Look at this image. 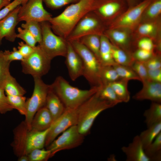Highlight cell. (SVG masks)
Returning <instances> with one entry per match:
<instances>
[{"label":"cell","mask_w":161,"mask_h":161,"mask_svg":"<svg viewBox=\"0 0 161 161\" xmlns=\"http://www.w3.org/2000/svg\"><path fill=\"white\" fill-rule=\"evenodd\" d=\"M157 29L155 22H145L140 24L137 29L138 34L143 36H149L154 34Z\"/></svg>","instance_id":"f35d334b"},{"label":"cell","mask_w":161,"mask_h":161,"mask_svg":"<svg viewBox=\"0 0 161 161\" xmlns=\"http://www.w3.org/2000/svg\"><path fill=\"white\" fill-rule=\"evenodd\" d=\"M153 52L138 49L132 54L134 60L144 62L151 58L154 55Z\"/></svg>","instance_id":"b9f144b4"},{"label":"cell","mask_w":161,"mask_h":161,"mask_svg":"<svg viewBox=\"0 0 161 161\" xmlns=\"http://www.w3.org/2000/svg\"><path fill=\"white\" fill-rule=\"evenodd\" d=\"M65 63L71 79L75 81L82 75L83 64L81 57L68 41Z\"/></svg>","instance_id":"9a60e30c"},{"label":"cell","mask_w":161,"mask_h":161,"mask_svg":"<svg viewBox=\"0 0 161 161\" xmlns=\"http://www.w3.org/2000/svg\"><path fill=\"white\" fill-rule=\"evenodd\" d=\"M40 23L42 37L38 45L43 51L51 60L58 56L65 57L68 41L55 34L52 31L49 22H43Z\"/></svg>","instance_id":"52a82bcc"},{"label":"cell","mask_w":161,"mask_h":161,"mask_svg":"<svg viewBox=\"0 0 161 161\" xmlns=\"http://www.w3.org/2000/svg\"><path fill=\"white\" fill-rule=\"evenodd\" d=\"M50 88L60 99L65 108L77 109L97 91L98 87L83 90L71 85L61 76L57 77Z\"/></svg>","instance_id":"7a4b0ae2"},{"label":"cell","mask_w":161,"mask_h":161,"mask_svg":"<svg viewBox=\"0 0 161 161\" xmlns=\"http://www.w3.org/2000/svg\"><path fill=\"white\" fill-rule=\"evenodd\" d=\"M8 101L13 109L25 116L27 113L26 98L23 96L7 95Z\"/></svg>","instance_id":"e575fe53"},{"label":"cell","mask_w":161,"mask_h":161,"mask_svg":"<svg viewBox=\"0 0 161 161\" xmlns=\"http://www.w3.org/2000/svg\"><path fill=\"white\" fill-rule=\"evenodd\" d=\"M131 67L138 76L142 83L149 80L147 69L143 62L134 60Z\"/></svg>","instance_id":"74e56055"},{"label":"cell","mask_w":161,"mask_h":161,"mask_svg":"<svg viewBox=\"0 0 161 161\" xmlns=\"http://www.w3.org/2000/svg\"><path fill=\"white\" fill-rule=\"evenodd\" d=\"M17 31L18 33L17 34L16 38L21 39L26 44L33 47L35 46L37 41L29 31L21 27L17 28Z\"/></svg>","instance_id":"ab89813d"},{"label":"cell","mask_w":161,"mask_h":161,"mask_svg":"<svg viewBox=\"0 0 161 161\" xmlns=\"http://www.w3.org/2000/svg\"><path fill=\"white\" fill-rule=\"evenodd\" d=\"M100 36L90 35L83 36L78 40L92 52L99 61Z\"/></svg>","instance_id":"4316f807"},{"label":"cell","mask_w":161,"mask_h":161,"mask_svg":"<svg viewBox=\"0 0 161 161\" xmlns=\"http://www.w3.org/2000/svg\"><path fill=\"white\" fill-rule=\"evenodd\" d=\"M4 90L7 95L23 96L26 93L25 90L11 74L6 80Z\"/></svg>","instance_id":"f1b7e54d"},{"label":"cell","mask_w":161,"mask_h":161,"mask_svg":"<svg viewBox=\"0 0 161 161\" xmlns=\"http://www.w3.org/2000/svg\"><path fill=\"white\" fill-rule=\"evenodd\" d=\"M3 52L6 59L10 62L15 60H19L21 61L24 59L23 56L18 49L15 47L13 48L12 51L5 50Z\"/></svg>","instance_id":"bcb514c9"},{"label":"cell","mask_w":161,"mask_h":161,"mask_svg":"<svg viewBox=\"0 0 161 161\" xmlns=\"http://www.w3.org/2000/svg\"><path fill=\"white\" fill-rule=\"evenodd\" d=\"M152 0H143L129 8L109 25L108 29L131 30L138 24L146 8Z\"/></svg>","instance_id":"30bf717a"},{"label":"cell","mask_w":161,"mask_h":161,"mask_svg":"<svg viewBox=\"0 0 161 161\" xmlns=\"http://www.w3.org/2000/svg\"><path fill=\"white\" fill-rule=\"evenodd\" d=\"M148 73L149 80L161 83V68L156 69H148Z\"/></svg>","instance_id":"681fc988"},{"label":"cell","mask_w":161,"mask_h":161,"mask_svg":"<svg viewBox=\"0 0 161 161\" xmlns=\"http://www.w3.org/2000/svg\"><path fill=\"white\" fill-rule=\"evenodd\" d=\"M129 81L127 80L121 79L108 83L122 102H128L130 99V93L128 89Z\"/></svg>","instance_id":"d4e9b609"},{"label":"cell","mask_w":161,"mask_h":161,"mask_svg":"<svg viewBox=\"0 0 161 161\" xmlns=\"http://www.w3.org/2000/svg\"><path fill=\"white\" fill-rule=\"evenodd\" d=\"M70 42L80 55L83 64L82 75L92 87H98L102 84L100 74L102 65L94 54L78 41Z\"/></svg>","instance_id":"5b68a950"},{"label":"cell","mask_w":161,"mask_h":161,"mask_svg":"<svg viewBox=\"0 0 161 161\" xmlns=\"http://www.w3.org/2000/svg\"><path fill=\"white\" fill-rule=\"evenodd\" d=\"M143 86L133 98L137 100H149L161 103V83L148 80L142 83Z\"/></svg>","instance_id":"2e32d148"},{"label":"cell","mask_w":161,"mask_h":161,"mask_svg":"<svg viewBox=\"0 0 161 161\" xmlns=\"http://www.w3.org/2000/svg\"><path fill=\"white\" fill-rule=\"evenodd\" d=\"M100 78L102 84H108L121 79L115 69L111 65L102 66Z\"/></svg>","instance_id":"1f68e13d"},{"label":"cell","mask_w":161,"mask_h":161,"mask_svg":"<svg viewBox=\"0 0 161 161\" xmlns=\"http://www.w3.org/2000/svg\"><path fill=\"white\" fill-rule=\"evenodd\" d=\"M51 60L45 54L38 45L33 52L21 61L22 71L34 77L41 78L47 74L50 67Z\"/></svg>","instance_id":"ba28073f"},{"label":"cell","mask_w":161,"mask_h":161,"mask_svg":"<svg viewBox=\"0 0 161 161\" xmlns=\"http://www.w3.org/2000/svg\"><path fill=\"white\" fill-rule=\"evenodd\" d=\"M18 161H29V159L28 155H24L19 157L18 159Z\"/></svg>","instance_id":"816d5d0a"},{"label":"cell","mask_w":161,"mask_h":161,"mask_svg":"<svg viewBox=\"0 0 161 161\" xmlns=\"http://www.w3.org/2000/svg\"><path fill=\"white\" fill-rule=\"evenodd\" d=\"M45 106L51 114L53 122L63 113L65 108L60 99L51 89L50 87Z\"/></svg>","instance_id":"44dd1931"},{"label":"cell","mask_w":161,"mask_h":161,"mask_svg":"<svg viewBox=\"0 0 161 161\" xmlns=\"http://www.w3.org/2000/svg\"><path fill=\"white\" fill-rule=\"evenodd\" d=\"M34 88L32 94L26 101L27 113L24 121L31 129L32 119L36 112L45 106L50 85L45 83L40 77H34Z\"/></svg>","instance_id":"9c48e42d"},{"label":"cell","mask_w":161,"mask_h":161,"mask_svg":"<svg viewBox=\"0 0 161 161\" xmlns=\"http://www.w3.org/2000/svg\"><path fill=\"white\" fill-rule=\"evenodd\" d=\"M49 150L38 148L33 150L27 155L29 161H47L50 158Z\"/></svg>","instance_id":"8d00e7d4"},{"label":"cell","mask_w":161,"mask_h":161,"mask_svg":"<svg viewBox=\"0 0 161 161\" xmlns=\"http://www.w3.org/2000/svg\"><path fill=\"white\" fill-rule=\"evenodd\" d=\"M21 27L27 29L39 44L42 40V30L40 23L28 21L21 25Z\"/></svg>","instance_id":"d590c367"},{"label":"cell","mask_w":161,"mask_h":161,"mask_svg":"<svg viewBox=\"0 0 161 161\" xmlns=\"http://www.w3.org/2000/svg\"><path fill=\"white\" fill-rule=\"evenodd\" d=\"M21 6L19 5L0 21V45L3 38L14 42L16 38L15 28L19 22L18 14Z\"/></svg>","instance_id":"5bb4252c"},{"label":"cell","mask_w":161,"mask_h":161,"mask_svg":"<svg viewBox=\"0 0 161 161\" xmlns=\"http://www.w3.org/2000/svg\"><path fill=\"white\" fill-rule=\"evenodd\" d=\"M161 132V122L148 127L147 129L141 132L139 136L144 150Z\"/></svg>","instance_id":"484cf974"},{"label":"cell","mask_w":161,"mask_h":161,"mask_svg":"<svg viewBox=\"0 0 161 161\" xmlns=\"http://www.w3.org/2000/svg\"><path fill=\"white\" fill-rule=\"evenodd\" d=\"M34 47L21 41L18 43V49L24 58L30 55L33 52Z\"/></svg>","instance_id":"c3c4849f"},{"label":"cell","mask_w":161,"mask_h":161,"mask_svg":"<svg viewBox=\"0 0 161 161\" xmlns=\"http://www.w3.org/2000/svg\"><path fill=\"white\" fill-rule=\"evenodd\" d=\"M21 4L19 0H14L0 10V21L6 17L10 12Z\"/></svg>","instance_id":"7dc6e473"},{"label":"cell","mask_w":161,"mask_h":161,"mask_svg":"<svg viewBox=\"0 0 161 161\" xmlns=\"http://www.w3.org/2000/svg\"><path fill=\"white\" fill-rule=\"evenodd\" d=\"M53 122L52 116L48 109L44 106L35 113L32 119L31 129L42 131L49 128Z\"/></svg>","instance_id":"ffe728a7"},{"label":"cell","mask_w":161,"mask_h":161,"mask_svg":"<svg viewBox=\"0 0 161 161\" xmlns=\"http://www.w3.org/2000/svg\"><path fill=\"white\" fill-rule=\"evenodd\" d=\"M9 3L6 1L5 0H0V10L3 7L6 6Z\"/></svg>","instance_id":"f5cc1de1"},{"label":"cell","mask_w":161,"mask_h":161,"mask_svg":"<svg viewBox=\"0 0 161 161\" xmlns=\"http://www.w3.org/2000/svg\"><path fill=\"white\" fill-rule=\"evenodd\" d=\"M21 2V5L24 4L27 2L28 0H19Z\"/></svg>","instance_id":"db71d44e"},{"label":"cell","mask_w":161,"mask_h":161,"mask_svg":"<svg viewBox=\"0 0 161 161\" xmlns=\"http://www.w3.org/2000/svg\"><path fill=\"white\" fill-rule=\"evenodd\" d=\"M126 156V161H150L146 155L139 136L134 137L131 143L121 148Z\"/></svg>","instance_id":"e0dca14e"},{"label":"cell","mask_w":161,"mask_h":161,"mask_svg":"<svg viewBox=\"0 0 161 161\" xmlns=\"http://www.w3.org/2000/svg\"><path fill=\"white\" fill-rule=\"evenodd\" d=\"M138 49H140L153 52L155 45L153 39L150 38L146 37L142 38L137 43Z\"/></svg>","instance_id":"ee69618b"},{"label":"cell","mask_w":161,"mask_h":161,"mask_svg":"<svg viewBox=\"0 0 161 161\" xmlns=\"http://www.w3.org/2000/svg\"><path fill=\"white\" fill-rule=\"evenodd\" d=\"M113 66L121 79L129 81L131 80H134L141 81L138 76L131 67L116 64Z\"/></svg>","instance_id":"d6a6232c"},{"label":"cell","mask_w":161,"mask_h":161,"mask_svg":"<svg viewBox=\"0 0 161 161\" xmlns=\"http://www.w3.org/2000/svg\"><path fill=\"white\" fill-rule=\"evenodd\" d=\"M130 7H131L137 4V0H125Z\"/></svg>","instance_id":"f907efd6"},{"label":"cell","mask_w":161,"mask_h":161,"mask_svg":"<svg viewBox=\"0 0 161 161\" xmlns=\"http://www.w3.org/2000/svg\"><path fill=\"white\" fill-rule=\"evenodd\" d=\"M43 2V0H28L25 4L21 5L18 14L19 22H49L52 16L44 8Z\"/></svg>","instance_id":"7c38bea8"},{"label":"cell","mask_w":161,"mask_h":161,"mask_svg":"<svg viewBox=\"0 0 161 161\" xmlns=\"http://www.w3.org/2000/svg\"><path fill=\"white\" fill-rule=\"evenodd\" d=\"M62 133L48 146L47 149L50 151V158L61 151L77 147L83 142L84 136L79 132L77 125L71 126Z\"/></svg>","instance_id":"8fae6325"},{"label":"cell","mask_w":161,"mask_h":161,"mask_svg":"<svg viewBox=\"0 0 161 161\" xmlns=\"http://www.w3.org/2000/svg\"><path fill=\"white\" fill-rule=\"evenodd\" d=\"M10 63L5 58L3 52L0 50V88L4 89L6 80L10 74L9 72Z\"/></svg>","instance_id":"836d02e7"},{"label":"cell","mask_w":161,"mask_h":161,"mask_svg":"<svg viewBox=\"0 0 161 161\" xmlns=\"http://www.w3.org/2000/svg\"><path fill=\"white\" fill-rule=\"evenodd\" d=\"M106 0H79L67 7L49 21L53 32L66 39L74 27L86 14L95 10Z\"/></svg>","instance_id":"6da1fadb"},{"label":"cell","mask_w":161,"mask_h":161,"mask_svg":"<svg viewBox=\"0 0 161 161\" xmlns=\"http://www.w3.org/2000/svg\"><path fill=\"white\" fill-rule=\"evenodd\" d=\"M112 54L115 63L120 65L131 67L134 61L131 54L113 44Z\"/></svg>","instance_id":"603a6c76"},{"label":"cell","mask_w":161,"mask_h":161,"mask_svg":"<svg viewBox=\"0 0 161 161\" xmlns=\"http://www.w3.org/2000/svg\"><path fill=\"white\" fill-rule=\"evenodd\" d=\"M112 44L132 54L129 34L126 30L108 29L104 33Z\"/></svg>","instance_id":"ac0fdd59"},{"label":"cell","mask_w":161,"mask_h":161,"mask_svg":"<svg viewBox=\"0 0 161 161\" xmlns=\"http://www.w3.org/2000/svg\"><path fill=\"white\" fill-rule=\"evenodd\" d=\"M148 69L161 68L160 54H154L150 59L143 62Z\"/></svg>","instance_id":"f6af8a7d"},{"label":"cell","mask_w":161,"mask_h":161,"mask_svg":"<svg viewBox=\"0 0 161 161\" xmlns=\"http://www.w3.org/2000/svg\"><path fill=\"white\" fill-rule=\"evenodd\" d=\"M161 13V0H152L145 10L142 17H144L145 22L151 21L157 18Z\"/></svg>","instance_id":"f546056e"},{"label":"cell","mask_w":161,"mask_h":161,"mask_svg":"<svg viewBox=\"0 0 161 161\" xmlns=\"http://www.w3.org/2000/svg\"><path fill=\"white\" fill-rule=\"evenodd\" d=\"M4 89L0 88V113L4 114L13 109L10 104Z\"/></svg>","instance_id":"7bdbcfd3"},{"label":"cell","mask_w":161,"mask_h":161,"mask_svg":"<svg viewBox=\"0 0 161 161\" xmlns=\"http://www.w3.org/2000/svg\"><path fill=\"white\" fill-rule=\"evenodd\" d=\"M145 153L150 161H161V132L153 142L144 150Z\"/></svg>","instance_id":"83f0119b"},{"label":"cell","mask_w":161,"mask_h":161,"mask_svg":"<svg viewBox=\"0 0 161 161\" xmlns=\"http://www.w3.org/2000/svg\"><path fill=\"white\" fill-rule=\"evenodd\" d=\"M49 128L44 130L37 131L29 129L25 121L15 129L12 146L19 157L27 155L34 149L43 148Z\"/></svg>","instance_id":"3957f363"},{"label":"cell","mask_w":161,"mask_h":161,"mask_svg":"<svg viewBox=\"0 0 161 161\" xmlns=\"http://www.w3.org/2000/svg\"><path fill=\"white\" fill-rule=\"evenodd\" d=\"M78 118L77 109L65 108L63 113L49 127L45 145L48 146L60 134L71 126L77 125Z\"/></svg>","instance_id":"4fadbf2b"},{"label":"cell","mask_w":161,"mask_h":161,"mask_svg":"<svg viewBox=\"0 0 161 161\" xmlns=\"http://www.w3.org/2000/svg\"><path fill=\"white\" fill-rule=\"evenodd\" d=\"M125 0H107L95 12L107 23L109 20L124 8Z\"/></svg>","instance_id":"d6986e66"},{"label":"cell","mask_w":161,"mask_h":161,"mask_svg":"<svg viewBox=\"0 0 161 161\" xmlns=\"http://www.w3.org/2000/svg\"><path fill=\"white\" fill-rule=\"evenodd\" d=\"M6 1H7L8 3H10V2L11 0H5Z\"/></svg>","instance_id":"11a10c76"},{"label":"cell","mask_w":161,"mask_h":161,"mask_svg":"<svg viewBox=\"0 0 161 161\" xmlns=\"http://www.w3.org/2000/svg\"><path fill=\"white\" fill-rule=\"evenodd\" d=\"M79 0H43L48 7L52 9H56L70 3H75Z\"/></svg>","instance_id":"60d3db41"},{"label":"cell","mask_w":161,"mask_h":161,"mask_svg":"<svg viewBox=\"0 0 161 161\" xmlns=\"http://www.w3.org/2000/svg\"><path fill=\"white\" fill-rule=\"evenodd\" d=\"M108 23L95 12H90L83 17L70 32L66 40L69 41H78L90 35H103Z\"/></svg>","instance_id":"8992f818"},{"label":"cell","mask_w":161,"mask_h":161,"mask_svg":"<svg viewBox=\"0 0 161 161\" xmlns=\"http://www.w3.org/2000/svg\"><path fill=\"white\" fill-rule=\"evenodd\" d=\"M112 44L104 35L100 36L99 60L103 66H113L116 64L112 54Z\"/></svg>","instance_id":"7402d4cb"},{"label":"cell","mask_w":161,"mask_h":161,"mask_svg":"<svg viewBox=\"0 0 161 161\" xmlns=\"http://www.w3.org/2000/svg\"><path fill=\"white\" fill-rule=\"evenodd\" d=\"M143 115L148 127L161 122V103L152 102L150 108L145 110Z\"/></svg>","instance_id":"cb8c5ba5"},{"label":"cell","mask_w":161,"mask_h":161,"mask_svg":"<svg viewBox=\"0 0 161 161\" xmlns=\"http://www.w3.org/2000/svg\"><path fill=\"white\" fill-rule=\"evenodd\" d=\"M96 93L102 99L116 105L122 102L109 84H102L99 86Z\"/></svg>","instance_id":"4dcf8cb0"},{"label":"cell","mask_w":161,"mask_h":161,"mask_svg":"<svg viewBox=\"0 0 161 161\" xmlns=\"http://www.w3.org/2000/svg\"><path fill=\"white\" fill-rule=\"evenodd\" d=\"M115 105L101 98L96 92L77 109V125L79 132L84 136L87 134L98 116Z\"/></svg>","instance_id":"277c9868"}]
</instances>
